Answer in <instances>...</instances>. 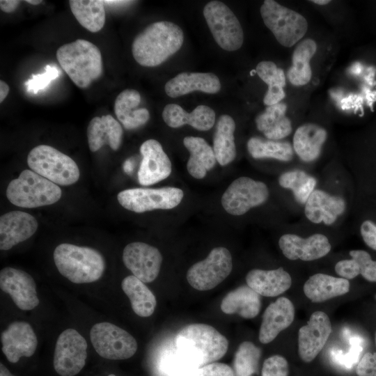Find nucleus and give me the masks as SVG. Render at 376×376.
<instances>
[{
	"label": "nucleus",
	"instance_id": "nucleus-1",
	"mask_svg": "<svg viewBox=\"0 0 376 376\" xmlns=\"http://www.w3.org/2000/svg\"><path fill=\"white\" fill-rule=\"evenodd\" d=\"M183 40L184 34L179 26L169 21L156 22L135 37L132 55L139 65L155 67L176 53Z\"/></svg>",
	"mask_w": 376,
	"mask_h": 376
},
{
	"label": "nucleus",
	"instance_id": "nucleus-2",
	"mask_svg": "<svg viewBox=\"0 0 376 376\" xmlns=\"http://www.w3.org/2000/svg\"><path fill=\"white\" fill-rule=\"evenodd\" d=\"M176 350L198 368L221 359L227 352V338L213 327L202 323L185 326L175 338Z\"/></svg>",
	"mask_w": 376,
	"mask_h": 376
},
{
	"label": "nucleus",
	"instance_id": "nucleus-3",
	"mask_svg": "<svg viewBox=\"0 0 376 376\" xmlns=\"http://www.w3.org/2000/svg\"><path fill=\"white\" fill-rule=\"evenodd\" d=\"M56 58L62 69L80 88L88 87L103 72L99 48L86 40L77 39L61 46L56 51Z\"/></svg>",
	"mask_w": 376,
	"mask_h": 376
},
{
	"label": "nucleus",
	"instance_id": "nucleus-4",
	"mask_svg": "<svg viewBox=\"0 0 376 376\" xmlns=\"http://www.w3.org/2000/svg\"><path fill=\"white\" fill-rule=\"evenodd\" d=\"M53 257L60 274L74 283L96 281L105 269L102 255L88 246L63 243L56 247Z\"/></svg>",
	"mask_w": 376,
	"mask_h": 376
},
{
	"label": "nucleus",
	"instance_id": "nucleus-5",
	"mask_svg": "<svg viewBox=\"0 0 376 376\" xmlns=\"http://www.w3.org/2000/svg\"><path fill=\"white\" fill-rule=\"evenodd\" d=\"M61 189L55 183L32 170H24L17 178L10 182L6 196L13 205L34 208L56 203L61 197Z\"/></svg>",
	"mask_w": 376,
	"mask_h": 376
},
{
	"label": "nucleus",
	"instance_id": "nucleus-6",
	"mask_svg": "<svg viewBox=\"0 0 376 376\" xmlns=\"http://www.w3.org/2000/svg\"><path fill=\"white\" fill-rule=\"evenodd\" d=\"M27 164L33 171L57 185H70L79 178L80 172L75 162L50 146L33 148L28 155Z\"/></svg>",
	"mask_w": 376,
	"mask_h": 376
},
{
	"label": "nucleus",
	"instance_id": "nucleus-7",
	"mask_svg": "<svg viewBox=\"0 0 376 376\" xmlns=\"http://www.w3.org/2000/svg\"><path fill=\"white\" fill-rule=\"evenodd\" d=\"M260 11L264 24L282 46H293L307 31L308 22L303 15L274 0L264 1Z\"/></svg>",
	"mask_w": 376,
	"mask_h": 376
},
{
	"label": "nucleus",
	"instance_id": "nucleus-8",
	"mask_svg": "<svg viewBox=\"0 0 376 376\" xmlns=\"http://www.w3.org/2000/svg\"><path fill=\"white\" fill-rule=\"evenodd\" d=\"M203 15L213 38L226 51L239 49L244 41L242 26L232 10L223 2L212 1L203 8Z\"/></svg>",
	"mask_w": 376,
	"mask_h": 376
},
{
	"label": "nucleus",
	"instance_id": "nucleus-9",
	"mask_svg": "<svg viewBox=\"0 0 376 376\" xmlns=\"http://www.w3.org/2000/svg\"><path fill=\"white\" fill-rule=\"evenodd\" d=\"M90 338L95 351L104 359H127L137 350L136 339L125 330L110 322L94 324L90 331Z\"/></svg>",
	"mask_w": 376,
	"mask_h": 376
},
{
	"label": "nucleus",
	"instance_id": "nucleus-10",
	"mask_svg": "<svg viewBox=\"0 0 376 376\" xmlns=\"http://www.w3.org/2000/svg\"><path fill=\"white\" fill-rule=\"evenodd\" d=\"M184 196L179 188H132L120 191L117 199L124 208L137 213L154 210H169L178 206Z\"/></svg>",
	"mask_w": 376,
	"mask_h": 376
},
{
	"label": "nucleus",
	"instance_id": "nucleus-11",
	"mask_svg": "<svg viewBox=\"0 0 376 376\" xmlns=\"http://www.w3.org/2000/svg\"><path fill=\"white\" fill-rule=\"evenodd\" d=\"M233 269L232 256L225 247L214 248L207 258L194 264L187 272V279L194 288L205 291L221 283Z\"/></svg>",
	"mask_w": 376,
	"mask_h": 376
},
{
	"label": "nucleus",
	"instance_id": "nucleus-12",
	"mask_svg": "<svg viewBox=\"0 0 376 376\" xmlns=\"http://www.w3.org/2000/svg\"><path fill=\"white\" fill-rule=\"evenodd\" d=\"M267 185L249 177L233 181L221 197L224 209L232 215H242L251 208L263 204L268 198Z\"/></svg>",
	"mask_w": 376,
	"mask_h": 376
},
{
	"label": "nucleus",
	"instance_id": "nucleus-13",
	"mask_svg": "<svg viewBox=\"0 0 376 376\" xmlns=\"http://www.w3.org/2000/svg\"><path fill=\"white\" fill-rule=\"evenodd\" d=\"M87 343L75 329H67L58 336L54 353V368L61 376H74L84 367Z\"/></svg>",
	"mask_w": 376,
	"mask_h": 376
},
{
	"label": "nucleus",
	"instance_id": "nucleus-14",
	"mask_svg": "<svg viewBox=\"0 0 376 376\" xmlns=\"http://www.w3.org/2000/svg\"><path fill=\"white\" fill-rule=\"evenodd\" d=\"M125 267L143 283H150L157 277L162 262L160 251L144 242L128 244L123 252Z\"/></svg>",
	"mask_w": 376,
	"mask_h": 376
},
{
	"label": "nucleus",
	"instance_id": "nucleus-15",
	"mask_svg": "<svg viewBox=\"0 0 376 376\" xmlns=\"http://www.w3.org/2000/svg\"><path fill=\"white\" fill-rule=\"evenodd\" d=\"M0 288L23 311L36 308L40 302L33 277L26 272L6 267L0 272Z\"/></svg>",
	"mask_w": 376,
	"mask_h": 376
},
{
	"label": "nucleus",
	"instance_id": "nucleus-16",
	"mask_svg": "<svg viewBox=\"0 0 376 376\" xmlns=\"http://www.w3.org/2000/svg\"><path fill=\"white\" fill-rule=\"evenodd\" d=\"M331 332L328 315L322 311L314 312L307 324L299 330L298 352L301 360L313 361L324 347Z\"/></svg>",
	"mask_w": 376,
	"mask_h": 376
},
{
	"label": "nucleus",
	"instance_id": "nucleus-17",
	"mask_svg": "<svg viewBox=\"0 0 376 376\" xmlns=\"http://www.w3.org/2000/svg\"><path fill=\"white\" fill-rule=\"evenodd\" d=\"M142 156L138 180L148 186L167 178L171 173V162L161 143L155 139L144 141L140 147Z\"/></svg>",
	"mask_w": 376,
	"mask_h": 376
},
{
	"label": "nucleus",
	"instance_id": "nucleus-18",
	"mask_svg": "<svg viewBox=\"0 0 376 376\" xmlns=\"http://www.w3.org/2000/svg\"><path fill=\"white\" fill-rule=\"evenodd\" d=\"M2 352L11 363L32 356L37 347V336L26 322H13L1 334Z\"/></svg>",
	"mask_w": 376,
	"mask_h": 376
},
{
	"label": "nucleus",
	"instance_id": "nucleus-19",
	"mask_svg": "<svg viewBox=\"0 0 376 376\" xmlns=\"http://www.w3.org/2000/svg\"><path fill=\"white\" fill-rule=\"evenodd\" d=\"M279 245L283 255L292 260H317L326 256L331 250L328 238L320 233L306 239L294 234H285L280 237Z\"/></svg>",
	"mask_w": 376,
	"mask_h": 376
},
{
	"label": "nucleus",
	"instance_id": "nucleus-20",
	"mask_svg": "<svg viewBox=\"0 0 376 376\" xmlns=\"http://www.w3.org/2000/svg\"><path fill=\"white\" fill-rule=\"evenodd\" d=\"M38 221L22 211L8 212L0 217V249L9 250L30 238L37 230Z\"/></svg>",
	"mask_w": 376,
	"mask_h": 376
},
{
	"label": "nucleus",
	"instance_id": "nucleus-21",
	"mask_svg": "<svg viewBox=\"0 0 376 376\" xmlns=\"http://www.w3.org/2000/svg\"><path fill=\"white\" fill-rule=\"evenodd\" d=\"M295 318V308L286 297H280L265 309L259 331V340L266 344L288 328Z\"/></svg>",
	"mask_w": 376,
	"mask_h": 376
},
{
	"label": "nucleus",
	"instance_id": "nucleus-22",
	"mask_svg": "<svg viewBox=\"0 0 376 376\" xmlns=\"http://www.w3.org/2000/svg\"><path fill=\"white\" fill-rule=\"evenodd\" d=\"M221 83L213 73L182 72L166 82L164 90L171 97H178L198 91L213 94L219 91Z\"/></svg>",
	"mask_w": 376,
	"mask_h": 376
},
{
	"label": "nucleus",
	"instance_id": "nucleus-23",
	"mask_svg": "<svg viewBox=\"0 0 376 376\" xmlns=\"http://www.w3.org/2000/svg\"><path fill=\"white\" fill-rule=\"evenodd\" d=\"M345 202L339 196L314 190L305 203V215L311 222L326 225L332 224L344 212Z\"/></svg>",
	"mask_w": 376,
	"mask_h": 376
},
{
	"label": "nucleus",
	"instance_id": "nucleus-24",
	"mask_svg": "<svg viewBox=\"0 0 376 376\" xmlns=\"http://www.w3.org/2000/svg\"><path fill=\"white\" fill-rule=\"evenodd\" d=\"M162 118L173 128L187 124L198 130L207 131L214 125L215 112L206 105H198L188 113L178 104H168L164 108Z\"/></svg>",
	"mask_w": 376,
	"mask_h": 376
},
{
	"label": "nucleus",
	"instance_id": "nucleus-25",
	"mask_svg": "<svg viewBox=\"0 0 376 376\" xmlns=\"http://www.w3.org/2000/svg\"><path fill=\"white\" fill-rule=\"evenodd\" d=\"M123 134L122 126L111 115L94 117L87 127L90 150L96 152L104 145L117 150L121 145Z\"/></svg>",
	"mask_w": 376,
	"mask_h": 376
},
{
	"label": "nucleus",
	"instance_id": "nucleus-26",
	"mask_svg": "<svg viewBox=\"0 0 376 376\" xmlns=\"http://www.w3.org/2000/svg\"><path fill=\"white\" fill-rule=\"evenodd\" d=\"M247 285L265 297H276L286 291L292 284L290 275L282 267L272 270L254 269L246 276Z\"/></svg>",
	"mask_w": 376,
	"mask_h": 376
},
{
	"label": "nucleus",
	"instance_id": "nucleus-27",
	"mask_svg": "<svg viewBox=\"0 0 376 376\" xmlns=\"http://www.w3.org/2000/svg\"><path fill=\"white\" fill-rule=\"evenodd\" d=\"M327 137L322 127L315 123L299 126L293 136V149L304 162H311L318 158Z\"/></svg>",
	"mask_w": 376,
	"mask_h": 376
},
{
	"label": "nucleus",
	"instance_id": "nucleus-28",
	"mask_svg": "<svg viewBox=\"0 0 376 376\" xmlns=\"http://www.w3.org/2000/svg\"><path fill=\"white\" fill-rule=\"evenodd\" d=\"M140 102V93L134 89L124 90L116 98L114 113L125 129L138 128L149 120L148 110L146 108H138Z\"/></svg>",
	"mask_w": 376,
	"mask_h": 376
},
{
	"label": "nucleus",
	"instance_id": "nucleus-29",
	"mask_svg": "<svg viewBox=\"0 0 376 376\" xmlns=\"http://www.w3.org/2000/svg\"><path fill=\"white\" fill-rule=\"evenodd\" d=\"M286 111L287 105L284 102L267 106L255 119L258 130L269 140L278 141L288 136L292 127L290 120L285 116Z\"/></svg>",
	"mask_w": 376,
	"mask_h": 376
},
{
	"label": "nucleus",
	"instance_id": "nucleus-30",
	"mask_svg": "<svg viewBox=\"0 0 376 376\" xmlns=\"http://www.w3.org/2000/svg\"><path fill=\"white\" fill-rule=\"evenodd\" d=\"M260 295L248 285H241L229 292L222 299L221 309L226 314H237L251 319L259 313Z\"/></svg>",
	"mask_w": 376,
	"mask_h": 376
},
{
	"label": "nucleus",
	"instance_id": "nucleus-31",
	"mask_svg": "<svg viewBox=\"0 0 376 376\" xmlns=\"http://www.w3.org/2000/svg\"><path fill=\"white\" fill-rule=\"evenodd\" d=\"M350 286L347 279L315 274L304 283V292L312 302L319 303L347 293Z\"/></svg>",
	"mask_w": 376,
	"mask_h": 376
},
{
	"label": "nucleus",
	"instance_id": "nucleus-32",
	"mask_svg": "<svg viewBox=\"0 0 376 376\" xmlns=\"http://www.w3.org/2000/svg\"><path fill=\"white\" fill-rule=\"evenodd\" d=\"M183 144L190 153L187 171L194 178H203L217 162L213 148L204 139L198 136L185 137Z\"/></svg>",
	"mask_w": 376,
	"mask_h": 376
},
{
	"label": "nucleus",
	"instance_id": "nucleus-33",
	"mask_svg": "<svg viewBox=\"0 0 376 376\" xmlns=\"http://www.w3.org/2000/svg\"><path fill=\"white\" fill-rule=\"evenodd\" d=\"M317 50L315 40L306 38L300 42L292 56V65L287 71L291 84L301 86L307 84L312 77L310 61Z\"/></svg>",
	"mask_w": 376,
	"mask_h": 376
},
{
	"label": "nucleus",
	"instance_id": "nucleus-34",
	"mask_svg": "<svg viewBox=\"0 0 376 376\" xmlns=\"http://www.w3.org/2000/svg\"><path fill=\"white\" fill-rule=\"evenodd\" d=\"M235 130L232 117L224 114L219 118L213 137V150L217 162L221 166L230 164L235 158Z\"/></svg>",
	"mask_w": 376,
	"mask_h": 376
},
{
	"label": "nucleus",
	"instance_id": "nucleus-35",
	"mask_svg": "<svg viewBox=\"0 0 376 376\" xmlns=\"http://www.w3.org/2000/svg\"><path fill=\"white\" fill-rule=\"evenodd\" d=\"M121 287L137 315L146 318L154 313L157 305L156 298L145 283L131 275L123 279Z\"/></svg>",
	"mask_w": 376,
	"mask_h": 376
},
{
	"label": "nucleus",
	"instance_id": "nucleus-36",
	"mask_svg": "<svg viewBox=\"0 0 376 376\" xmlns=\"http://www.w3.org/2000/svg\"><path fill=\"white\" fill-rule=\"evenodd\" d=\"M103 1L70 0V10L78 22L86 29L96 33L105 23V10Z\"/></svg>",
	"mask_w": 376,
	"mask_h": 376
},
{
	"label": "nucleus",
	"instance_id": "nucleus-37",
	"mask_svg": "<svg viewBox=\"0 0 376 376\" xmlns=\"http://www.w3.org/2000/svg\"><path fill=\"white\" fill-rule=\"evenodd\" d=\"M258 77L268 86V89L263 98L267 106L281 102L285 96L284 87L285 77L283 70L269 61L260 62L256 68Z\"/></svg>",
	"mask_w": 376,
	"mask_h": 376
},
{
	"label": "nucleus",
	"instance_id": "nucleus-38",
	"mask_svg": "<svg viewBox=\"0 0 376 376\" xmlns=\"http://www.w3.org/2000/svg\"><path fill=\"white\" fill-rule=\"evenodd\" d=\"M247 149L254 159L271 158L289 162L293 157V148L287 141L264 140L251 137L247 142Z\"/></svg>",
	"mask_w": 376,
	"mask_h": 376
},
{
	"label": "nucleus",
	"instance_id": "nucleus-39",
	"mask_svg": "<svg viewBox=\"0 0 376 376\" xmlns=\"http://www.w3.org/2000/svg\"><path fill=\"white\" fill-rule=\"evenodd\" d=\"M316 183L315 178L298 169L285 172L279 178L280 186L291 189L295 200L301 204L306 203Z\"/></svg>",
	"mask_w": 376,
	"mask_h": 376
},
{
	"label": "nucleus",
	"instance_id": "nucleus-40",
	"mask_svg": "<svg viewBox=\"0 0 376 376\" xmlns=\"http://www.w3.org/2000/svg\"><path fill=\"white\" fill-rule=\"evenodd\" d=\"M261 350L249 341L242 342L234 357L233 367L235 376H251L257 373Z\"/></svg>",
	"mask_w": 376,
	"mask_h": 376
},
{
	"label": "nucleus",
	"instance_id": "nucleus-41",
	"mask_svg": "<svg viewBox=\"0 0 376 376\" xmlns=\"http://www.w3.org/2000/svg\"><path fill=\"white\" fill-rule=\"evenodd\" d=\"M162 367L168 376H194L198 368L193 361L177 350L164 358Z\"/></svg>",
	"mask_w": 376,
	"mask_h": 376
},
{
	"label": "nucleus",
	"instance_id": "nucleus-42",
	"mask_svg": "<svg viewBox=\"0 0 376 376\" xmlns=\"http://www.w3.org/2000/svg\"><path fill=\"white\" fill-rule=\"evenodd\" d=\"M45 70L42 74L33 75L31 79L25 83L27 92L37 93L59 76V69L54 65H47Z\"/></svg>",
	"mask_w": 376,
	"mask_h": 376
},
{
	"label": "nucleus",
	"instance_id": "nucleus-43",
	"mask_svg": "<svg viewBox=\"0 0 376 376\" xmlns=\"http://www.w3.org/2000/svg\"><path fill=\"white\" fill-rule=\"evenodd\" d=\"M350 255L354 260L360 270V274L368 281L376 282V261L363 250H352Z\"/></svg>",
	"mask_w": 376,
	"mask_h": 376
},
{
	"label": "nucleus",
	"instance_id": "nucleus-44",
	"mask_svg": "<svg viewBox=\"0 0 376 376\" xmlns=\"http://www.w3.org/2000/svg\"><path fill=\"white\" fill-rule=\"evenodd\" d=\"M350 344V349L347 353L343 354L341 351H334L331 355L334 363L347 369L352 368L357 362L363 350L359 338H352Z\"/></svg>",
	"mask_w": 376,
	"mask_h": 376
},
{
	"label": "nucleus",
	"instance_id": "nucleus-45",
	"mask_svg": "<svg viewBox=\"0 0 376 376\" xmlns=\"http://www.w3.org/2000/svg\"><path fill=\"white\" fill-rule=\"evenodd\" d=\"M289 373L287 360L282 356L274 355L263 363L262 376H288Z\"/></svg>",
	"mask_w": 376,
	"mask_h": 376
},
{
	"label": "nucleus",
	"instance_id": "nucleus-46",
	"mask_svg": "<svg viewBox=\"0 0 376 376\" xmlns=\"http://www.w3.org/2000/svg\"><path fill=\"white\" fill-rule=\"evenodd\" d=\"M194 376H235V375L228 365L213 362L198 368Z\"/></svg>",
	"mask_w": 376,
	"mask_h": 376
},
{
	"label": "nucleus",
	"instance_id": "nucleus-47",
	"mask_svg": "<svg viewBox=\"0 0 376 376\" xmlns=\"http://www.w3.org/2000/svg\"><path fill=\"white\" fill-rule=\"evenodd\" d=\"M358 376H376V352L366 353L357 364Z\"/></svg>",
	"mask_w": 376,
	"mask_h": 376
},
{
	"label": "nucleus",
	"instance_id": "nucleus-48",
	"mask_svg": "<svg viewBox=\"0 0 376 376\" xmlns=\"http://www.w3.org/2000/svg\"><path fill=\"white\" fill-rule=\"evenodd\" d=\"M335 271L340 276L345 279H352L360 274L359 267L353 260H343L335 265Z\"/></svg>",
	"mask_w": 376,
	"mask_h": 376
},
{
	"label": "nucleus",
	"instance_id": "nucleus-49",
	"mask_svg": "<svg viewBox=\"0 0 376 376\" xmlns=\"http://www.w3.org/2000/svg\"><path fill=\"white\" fill-rule=\"evenodd\" d=\"M360 232L364 242L376 251V225L370 220H366L361 225Z\"/></svg>",
	"mask_w": 376,
	"mask_h": 376
},
{
	"label": "nucleus",
	"instance_id": "nucleus-50",
	"mask_svg": "<svg viewBox=\"0 0 376 376\" xmlns=\"http://www.w3.org/2000/svg\"><path fill=\"white\" fill-rule=\"evenodd\" d=\"M20 3L18 0H1L0 8L2 11L10 13L14 12Z\"/></svg>",
	"mask_w": 376,
	"mask_h": 376
},
{
	"label": "nucleus",
	"instance_id": "nucleus-51",
	"mask_svg": "<svg viewBox=\"0 0 376 376\" xmlns=\"http://www.w3.org/2000/svg\"><path fill=\"white\" fill-rule=\"evenodd\" d=\"M9 86L4 81L1 80L0 81V102L1 103L7 97L8 93H9Z\"/></svg>",
	"mask_w": 376,
	"mask_h": 376
},
{
	"label": "nucleus",
	"instance_id": "nucleus-52",
	"mask_svg": "<svg viewBox=\"0 0 376 376\" xmlns=\"http://www.w3.org/2000/svg\"><path fill=\"white\" fill-rule=\"evenodd\" d=\"M0 376H15L2 363H0Z\"/></svg>",
	"mask_w": 376,
	"mask_h": 376
},
{
	"label": "nucleus",
	"instance_id": "nucleus-53",
	"mask_svg": "<svg viewBox=\"0 0 376 376\" xmlns=\"http://www.w3.org/2000/svg\"><path fill=\"white\" fill-rule=\"evenodd\" d=\"M103 2L104 3H107V4L120 5V4L127 3L130 1H103Z\"/></svg>",
	"mask_w": 376,
	"mask_h": 376
},
{
	"label": "nucleus",
	"instance_id": "nucleus-54",
	"mask_svg": "<svg viewBox=\"0 0 376 376\" xmlns=\"http://www.w3.org/2000/svg\"><path fill=\"white\" fill-rule=\"evenodd\" d=\"M310 1L320 6H324L331 2L329 0H312Z\"/></svg>",
	"mask_w": 376,
	"mask_h": 376
},
{
	"label": "nucleus",
	"instance_id": "nucleus-55",
	"mask_svg": "<svg viewBox=\"0 0 376 376\" xmlns=\"http://www.w3.org/2000/svg\"><path fill=\"white\" fill-rule=\"evenodd\" d=\"M25 1L33 6L39 5L42 2L41 0H26Z\"/></svg>",
	"mask_w": 376,
	"mask_h": 376
},
{
	"label": "nucleus",
	"instance_id": "nucleus-56",
	"mask_svg": "<svg viewBox=\"0 0 376 376\" xmlns=\"http://www.w3.org/2000/svg\"><path fill=\"white\" fill-rule=\"evenodd\" d=\"M108 376H116V375H113V374H110V375H109Z\"/></svg>",
	"mask_w": 376,
	"mask_h": 376
},
{
	"label": "nucleus",
	"instance_id": "nucleus-57",
	"mask_svg": "<svg viewBox=\"0 0 376 376\" xmlns=\"http://www.w3.org/2000/svg\"><path fill=\"white\" fill-rule=\"evenodd\" d=\"M375 344H376V332H375Z\"/></svg>",
	"mask_w": 376,
	"mask_h": 376
}]
</instances>
